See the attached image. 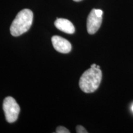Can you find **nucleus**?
<instances>
[{
	"label": "nucleus",
	"instance_id": "11",
	"mask_svg": "<svg viewBox=\"0 0 133 133\" xmlns=\"http://www.w3.org/2000/svg\"><path fill=\"white\" fill-rule=\"evenodd\" d=\"M131 110H132V111L133 112V105H132V107H131Z\"/></svg>",
	"mask_w": 133,
	"mask_h": 133
},
{
	"label": "nucleus",
	"instance_id": "7",
	"mask_svg": "<svg viewBox=\"0 0 133 133\" xmlns=\"http://www.w3.org/2000/svg\"><path fill=\"white\" fill-rule=\"evenodd\" d=\"M56 132L57 133H69L70 131L64 126H59L56 128Z\"/></svg>",
	"mask_w": 133,
	"mask_h": 133
},
{
	"label": "nucleus",
	"instance_id": "5",
	"mask_svg": "<svg viewBox=\"0 0 133 133\" xmlns=\"http://www.w3.org/2000/svg\"><path fill=\"white\" fill-rule=\"evenodd\" d=\"M54 49L61 53H69L71 49V45L69 41L59 36H53L51 39Z\"/></svg>",
	"mask_w": 133,
	"mask_h": 133
},
{
	"label": "nucleus",
	"instance_id": "1",
	"mask_svg": "<svg viewBox=\"0 0 133 133\" xmlns=\"http://www.w3.org/2000/svg\"><path fill=\"white\" fill-rule=\"evenodd\" d=\"M102 74L97 67L90 68L83 73L79 81L80 89L84 92L91 93L96 91L102 80Z\"/></svg>",
	"mask_w": 133,
	"mask_h": 133
},
{
	"label": "nucleus",
	"instance_id": "9",
	"mask_svg": "<svg viewBox=\"0 0 133 133\" xmlns=\"http://www.w3.org/2000/svg\"><path fill=\"white\" fill-rule=\"evenodd\" d=\"M96 64H92V65H91V68H95V67H96Z\"/></svg>",
	"mask_w": 133,
	"mask_h": 133
},
{
	"label": "nucleus",
	"instance_id": "10",
	"mask_svg": "<svg viewBox=\"0 0 133 133\" xmlns=\"http://www.w3.org/2000/svg\"><path fill=\"white\" fill-rule=\"evenodd\" d=\"M74 1H76V2H79V1H82V0H74Z\"/></svg>",
	"mask_w": 133,
	"mask_h": 133
},
{
	"label": "nucleus",
	"instance_id": "4",
	"mask_svg": "<svg viewBox=\"0 0 133 133\" xmlns=\"http://www.w3.org/2000/svg\"><path fill=\"white\" fill-rule=\"evenodd\" d=\"M102 22V16L96 14L95 9H93L87 19V30L88 33L93 35L97 32L101 27Z\"/></svg>",
	"mask_w": 133,
	"mask_h": 133
},
{
	"label": "nucleus",
	"instance_id": "2",
	"mask_svg": "<svg viewBox=\"0 0 133 133\" xmlns=\"http://www.w3.org/2000/svg\"><path fill=\"white\" fill-rule=\"evenodd\" d=\"M33 14L31 10L25 9L18 13L13 21L10 31L14 36H19L30 29L33 23Z\"/></svg>",
	"mask_w": 133,
	"mask_h": 133
},
{
	"label": "nucleus",
	"instance_id": "3",
	"mask_svg": "<svg viewBox=\"0 0 133 133\" xmlns=\"http://www.w3.org/2000/svg\"><path fill=\"white\" fill-rule=\"evenodd\" d=\"M3 108L6 121L8 123H11L17 119L20 112V107L14 98L10 96L5 98Z\"/></svg>",
	"mask_w": 133,
	"mask_h": 133
},
{
	"label": "nucleus",
	"instance_id": "6",
	"mask_svg": "<svg viewBox=\"0 0 133 133\" xmlns=\"http://www.w3.org/2000/svg\"><path fill=\"white\" fill-rule=\"evenodd\" d=\"M56 27L63 32L72 34L75 32V27L72 23L69 20L62 18L57 19L54 22Z\"/></svg>",
	"mask_w": 133,
	"mask_h": 133
},
{
	"label": "nucleus",
	"instance_id": "8",
	"mask_svg": "<svg viewBox=\"0 0 133 133\" xmlns=\"http://www.w3.org/2000/svg\"><path fill=\"white\" fill-rule=\"evenodd\" d=\"M76 132L78 133H88V131H86V129L82 126H76Z\"/></svg>",
	"mask_w": 133,
	"mask_h": 133
}]
</instances>
